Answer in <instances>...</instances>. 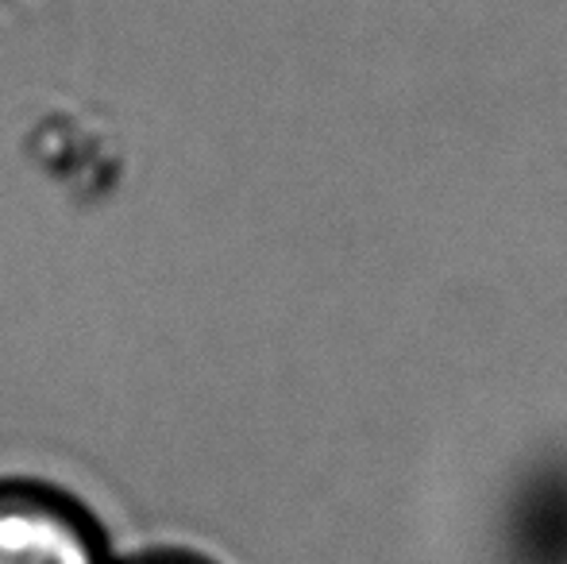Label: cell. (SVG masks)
<instances>
[{"mask_svg":"<svg viewBox=\"0 0 567 564\" xmlns=\"http://www.w3.org/2000/svg\"><path fill=\"white\" fill-rule=\"evenodd\" d=\"M0 564H116L97 514L43 480H0Z\"/></svg>","mask_w":567,"mask_h":564,"instance_id":"cell-1","label":"cell"},{"mask_svg":"<svg viewBox=\"0 0 567 564\" xmlns=\"http://www.w3.org/2000/svg\"><path fill=\"white\" fill-rule=\"evenodd\" d=\"M116 564H213L197 553H186V550H151V553H140V557H127V561H116Z\"/></svg>","mask_w":567,"mask_h":564,"instance_id":"cell-2","label":"cell"}]
</instances>
